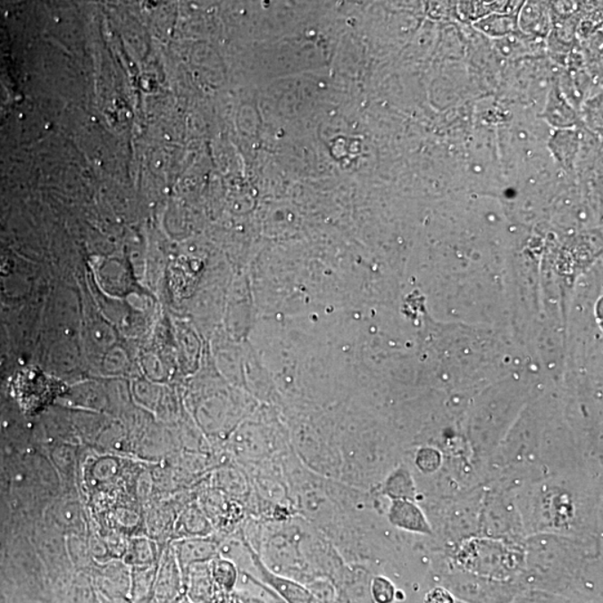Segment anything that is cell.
Instances as JSON below:
<instances>
[{
  "mask_svg": "<svg viewBox=\"0 0 603 603\" xmlns=\"http://www.w3.org/2000/svg\"><path fill=\"white\" fill-rule=\"evenodd\" d=\"M424 603H454V599L445 589L436 588L427 594Z\"/></svg>",
  "mask_w": 603,
  "mask_h": 603,
  "instance_id": "3957f363",
  "label": "cell"
},
{
  "mask_svg": "<svg viewBox=\"0 0 603 603\" xmlns=\"http://www.w3.org/2000/svg\"><path fill=\"white\" fill-rule=\"evenodd\" d=\"M390 520L393 524L402 529L420 532V533H431V527L424 518L419 507L406 499L393 500L390 508Z\"/></svg>",
  "mask_w": 603,
  "mask_h": 603,
  "instance_id": "6da1fadb",
  "label": "cell"
},
{
  "mask_svg": "<svg viewBox=\"0 0 603 603\" xmlns=\"http://www.w3.org/2000/svg\"><path fill=\"white\" fill-rule=\"evenodd\" d=\"M373 594L377 603H391L395 597V589L388 580L377 578L373 583Z\"/></svg>",
  "mask_w": 603,
  "mask_h": 603,
  "instance_id": "7a4b0ae2",
  "label": "cell"
}]
</instances>
